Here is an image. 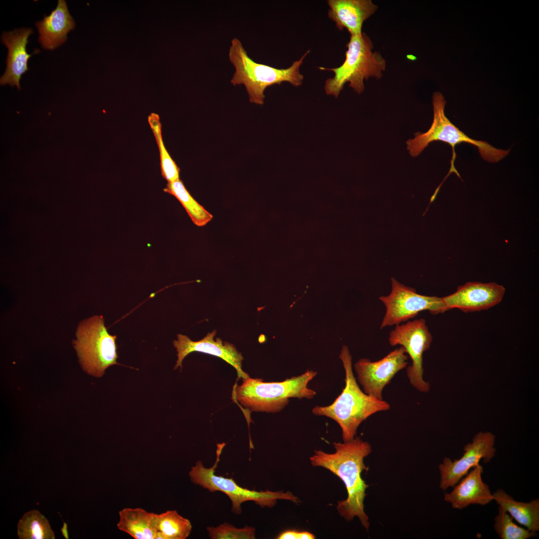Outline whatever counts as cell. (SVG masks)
<instances>
[{
    "instance_id": "ffe728a7",
    "label": "cell",
    "mask_w": 539,
    "mask_h": 539,
    "mask_svg": "<svg viewBox=\"0 0 539 539\" xmlns=\"http://www.w3.org/2000/svg\"><path fill=\"white\" fill-rule=\"evenodd\" d=\"M118 529L135 539H155L156 513L140 508H126L119 512Z\"/></svg>"
},
{
    "instance_id": "5bb4252c",
    "label": "cell",
    "mask_w": 539,
    "mask_h": 539,
    "mask_svg": "<svg viewBox=\"0 0 539 539\" xmlns=\"http://www.w3.org/2000/svg\"><path fill=\"white\" fill-rule=\"evenodd\" d=\"M505 293V287L495 282H469L442 299L446 311L458 308L464 312H472L487 309L498 304Z\"/></svg>"
},
{
    "instance_id": "6da1fadb",
    "label": "cell",
    "mask_w": 539,
    "mask_h": 539,
    "mask_svg": "<svg viewBox=\"0 0 539 539\" xmlns=\"http://www.w3.org/2000/svg\"><path fill=\"white\" fill-rule=\"evenodd\" d=\"M333 445L335 450L333 453L315 450L310 457L311 465L325 468L343 481L347 497L338 502L337 509L339 515L347 521L358 517L362 525L368 530L369 522L364 512V500L369 486L361 475L363 471L368 470L364 459L371 452V446L360 437L342 443L334 442Z\"/></svg>"
},
{
    "instance_id": "44dd1931",
    "label": "cell",
    "mask_w": 539,
    "mask_h": 539,
    "mask_svg": "<svg viewBox=\"0 0 539 539\" xmlns=\"http://www.w3.org/2000/svg\"><path fill=\"white\" fill-rule=\"evenodd\" d=\"M155 539H186L190 535V521L181 516L176 510H169L156 514Z\"/></svg>"
},
{
    "instance_id": "d6986e66",
    "label": "cell",
    "mask_w": 539,
    "mask_h": 539,
    "mask_svg": "<svg viewBox=\"0 0 539 539\" xmlns=\"http://www.w3.org/2000/svg\"><path fill=\"white\" fill-rule=\"evenodd\" d=\"M494 501L520 525L535 532L539 531V500L519 502L502 489L493 493Z\"/></svg>"
},
{
    "instance_id": "2e32d148",
    "label": "cell",
    "mask_w": 539,
    "mask_h": 539,
    "mask_svg": "<svg viewBox=\"0 0 539 539\" xmlns=\"http://www.w3.org/2000/svg\"><path fill=\"white\" fill-rule=\"evenodd\" d=\"M483 467L478 464L464 476L446 494L444 500L453 509L462 510L471 505L485 506L494 501L489 486L483 482Z\"/></svg>"
},
{
    "instance_id": "d4e9b609",
    "label": "cell",
    "mask_w": 539,
    "mask_h": 539,
    "mask_svg": "<svg viewBox=\"0 0 539 539\" xmlns=\"http://www.w3.org/2000/svg\"><path fill=\"white\" fill-rule=\"evenodd\" d=\"M207 530L212 539H254L256 529L246 526L243 528H237L227 523L217 527H208Z\"/></svg>"
},
{
    "instance_id": "9a60e30c",
    "label": "cell",
    "mask_w": 539,
    "mask_h": 539,
    "mask_svg": "<svg viewBox=\"0 0 539 539\" xmlns=\"http://www.w3.org/2000/svg\"><path fill=\"white\" fill-rule=\"evenodd\" d=\"M32 33V29L26 27L2 32L1 41L7 47L8 52L6 69L0 79L1 85L9 84L20 89L19 80L21 75L29 70L28 60L33 54L26 52L28 38Z\"/></svg>"
},
{
    "instance_id": "e0dca14e",
    "label": "cell",
    "mask_w": 539,
    "mask_h": 539,
    "mask_svg": "<svg viewBox=\"0 0 539 539\" xmlns=\"http://www.w3.org/2000/svg\"><path fill=\"white\" fill-rule=\"evenodd\" d=\"M327 3L328 17L338 30L345 28L351 35L362 33L363 22L378 7L371 0H328Z\"/></svg>"
},
{
    "instance_id": "ba28073f",
    "label": "cell",
    "mask_w": 539,
    "mask_h": 539,
    "mask_svg": "<svg viewBox=\"0 0 539 539\" xmlns=\"http://www.w3.org/2000/svg\"><path fill=\"white\" fill-rule=\"evenodd\" d=\"M76 337L74 347L81 366L87 373L100 377L108 367L119 364L116 336L108 333L102 316H93L81 321Z\"/></svg>"
},
{
    "instance_id": "603a6c76",
    "label": "cell",
    "mask_w": 539,
    "mask_h": 539,
    "mask_svg": "<svg viewBox=\"0 0 539 539\" xmlns=\"http://www.w3.org/2000/svg\"><path fill=\"white\" fill-rule=\"evenodd\" d=\"M20 539H54L55 536L48 520L38 511L25 513L17 525Z\"/></svg>"
},
{
    "instance_id": "7a4b0ae2",
    "label": "cell",
    "mask_w": 539,
    "mask_h": 539,
    "mask_svg": "<svg viewBox=\"0 0 539 539\" xmlns=\"http://www.w3.org/2000/svg\"><path fill=\"white\" fill-rule=\"evenodd\" d=\"M339 358L345 370V387L331 404L316 406L312 409V413L335 421L341 429L343 442H348L355 438L363 421L376 413L389 410L390 406L383 399L366 394L359 388L353 372L352 357L347 346H342Z\"/></svg>"
},
{
    "instance_id": "7c38bea8",
    "label": "cell",
    "mask_w": 539,
    "mask_h": 539,
    "mask_svg": "<svg viewBox=\"0 0 539 539\" xmlns=\"http://www.w3.org/2000/svg\"><path fill=\"white\" fill-rule=\"evenodd\" d=\"M407 360L408 356L402 346L376 361L361 358L354 365L357 380L366 394L382 400L383 389L399 371L407 366Z\"/></svg>"
},
{
    "instance_id": "4316f807",
    "label": "cell",
    "mask_w": 539,
    "mask_h": 539,
    "mask_svg": "<svg viewBox=\"0 0 539 539\" xmlns=\"http://www.w3.org/2000/svg\"><path fill=\"white\" fill-rule=\"evenodd\" d=\"M315 536L308 532H297L294 530L285 531L276 538L278 539H313Z\"/></svg>"
},
{
    "instance_id": "52a82bcc",
    "label": "cell",
    "mask_w": 539,
    "mask_h": 539,
    "mask_svg": "<svg viewBox=\"0 0 539 539\" xmlns=\"http://www.w3.org/2000/svg\"><path fill=\"white\" fill-rule=\"evenodd\" d=\"M225 443L217 444L216 459L212 467L206 468L201 461H198L189 472L191 481L210 492L220 491L225 494L232 502V511L240 515L241 505L248 501H253L262 507L271 508L277 500H286L295 503L299 500L290 492H272L269 490L257 491L244 488L237 484L232 478H225L215 474L220 456Z\"/></svg>"
},
{
    "instance_id": "7402d4cb",
    "label": "cell",
    "mask_w": 539,
    "mask_h": 539,
    "mask_svg": "<svg viewBox=\"0 0 539 539\" xmlns=\"http://www.w3.org/2000/svg\"><path fill=\"white\" fill-rule=\"evenodd\" d=\"M163 190L174 196L181 203L196 226H204L212 220L213 215L191 195L180 179L168 183Z\"/></svg>"
},
{
    "instance_id": "cb8c5ba5",
    "label": "cell",
    "mask_w": 539,
    "mask_h": 539,
    "mask_svg": "<svg viewBox=\"0 0 539 539\" xmlns=\"http://www.w3.org/2000/svg\"><path fill=\"white\" fill-rule=\"evenodd\" d=\"M494 528L501 539H528L537 536V532L516 524L511 516L500 506L498 507V514L495 518Z\"/></svg>"
},
{
    "instance_id": "30bf717a",
    "label": "cell",
    "mask_w": 539,
    "mask_h": 539,
    "mask_svg": "<svg viewBox=\"0 0 539 539\" xmlns=\"http://www.w3.org/2000/svg\"><path fill=\"white\" fill-rule=\"evenodd\" d=\"M390 345H400L405 349L412 363L407 368V375L411 385L420 392H427L430 384L423 379V355L433 340L424 319L409 321L396 325L389 333Z\"/></svg>"
},
{
    "instance_id": "8992f818",
    "label": "cell",
    "mask_w": 539,
    "mask_h": 539,
    "mask_svg": "<svg viewBox=\"0 0 539 539\" xmlns=\"http://www.w3.org/2000/svg\"><path fill=\"white\" fill-rule=\"evenodd\" d=\"M346 47L345 60L341 65L332 68L318 67L321 70L333 72L334 76L325 81L324 90L327 95L335 98L347 82L356 92L361 94L365 88L364 80L369 77L381 78L386 68L385 59L380 53L372 51V42L365 32L351 35Z\"/></svg>"
},
{
    "instance_id": "484cf974",
    "label": "cell",
    "mask_w": 539,
    "mask_h": 539,
    "mask_svg": "<svg viewBox=\"0 0 539 539\" xmlns=\"http://www.w3.org/2000/svg\"><path fill=\"white\" fill-rule=\"evenodd\" d=\"M154 135L160 154L161 174L168 183L179 179L180 168L172 159L166 149L162 137L161 132Z\"/></svg>"
},
{
    "instance_id": "277c9868",
    "label": "cell",
    "mask_w": 539,
    "mask_h": 539,
    "mask_svg": "<svg viewBox=\"0 0 539 539\" xmlns=\"http://www.w3.org/2000/svg\"><path fill=\"white\" fill-rule=\"evenodd\" d=\"M434 117L430 128L425 133L417 132L415 137L406 142L407 149L412 157L418 156L434 141H441L448 144L452 148V156L449 172L442 182L435 190L433 195L436 196L445 180L452 173H455L461 179V176L455 167L456 158L455 147L462 143L474 145L478 149L482 158L488 162L496 163L502 160L510 153L509 150L495 148L488 142L472 139L453 124L446 117L444 112L446 101L443 95L439 92H435L432 98Z\"/></svg>"
},
{
    "instance_id": "ac0fdd59",
    "label": "cell",
    "mask_w": 539,
    "mask_h": 539,
    "mask_svg": "<svg viewBox=\"0 0 539 539\" xmlns=\"http://www.w3.org/2000/svg\"><path fill=\"white\" fill-rule=\"evenodd\" d=\"M39 33L38 41L46 50H53L67 39V34L75 27L65 0H58L57 5L48 16L35 23Z\"/></svg>"
},
{
    "instance_id": "9c48e42d",
    "label": "cell",
    "mask_w": 539,
    "mask_h": 539,
    "mask_svg": "<svg viewBox=\"0 0 539 539\" xmlns=\"http://www.w3.org/2000/svg\"><path fill=\"white\" fill-rule=\"evenodd\" d=\"M391 280L390 293L379 297L386 307L381 328L400 324L424 310H428L432 314L446 311L442 297L422 295L415 288L400 283L394 277H391Z\"/></svg>"
},
{
    "instance_id": "5b68a950",
    "label": "cell",
    "mask_w": 539,
    "mask_h": 539,
    "mask_svg": "<svg viewBox=\"0 0 539 539\" xmlns=\"http://www.w3.org/2000/svg\"><path fill=\"white\" fill-rule=\"evenodd\" d=\"M317 372L307 370L297 376L280 382H264L260 378L248 377L236 386L235 398L251 411L276 413L289 403V398L311 399L316 392L308 387Z\"/></svg>"
},
{
    "instance_id": "4fadbf2b",
    "label": "cell",
    "mask_w": 539,
    "mask_h": 539,
    "mask_svg": "<svg viewBox=\"0 0 539 539\" xmlns=\"http://www.w3.org/2000/svg\"><path fill=\"white\" fill-rule=\"evenodd\" d=\"M216 331L208 333L199 341H194L187 336L177 335V340L173 345L177 351V360L174 369L182 367L184 359L190 353L199 352L220 357L233 366L236 370L238 378L245 379L249 375L242 368L244 359L242 354L232 343L223 342L220 338L214 339Z\"/></svg>"
},
{
    "instance_id": "8fae6325",
    "label": "cell",
    "mask_w": 539,
    "mask_h": 539,
    "mask_svg": "<svg viewBox=\"0 0 539 539\" xmlns=\"http://www.w3.org/2000/svg\"><path fill=\"white\" fill-rule=\"evenodd\" d=\"M495 437L490 432H480L473 438L472 441L466 445L461 458L452 461L445 457L439 466L440 481V488L445 490L454 486L469 471L479 464L482 460L489 462L495 456Z\"/></svg>"
},
{
    "instance_id": "83f0119b",
    "label": "cell",
    "mask_w": 539,
    "mask_h": 539,
    "mask_svg": "<svg viewBox=\"0 0 539 539\" xmlns=\"http://www.w3.org/2000/svg\"><path fill=\"white\" fill-rule=\"evenodd\" d=\"M61 532L63 536L66 539H68V534L67 531V524L65 523H63V527L61 529Z\"/></svg>"
},
{
    "instance_id": "3957f363",
    "label": "cell",
    "mask_w": 539,
    "mask_h": 539,
    "mask_svg": "<svg viewBox=\"0 0 539 539\" xmlns=\"http://www.w3.org/2000/svg\"><path fill=\"white\" fill-rule=\"evenodd\" d=\"M310 50L287 68H277L256 62L250 57L241 41L233 38L229 51V58L235 67L231 80L233 85H244L251 103H264L266 89L274 84L288 82L294 86L302 84L303 75L299 69Z\"/></svg>"
}]
</instances>
